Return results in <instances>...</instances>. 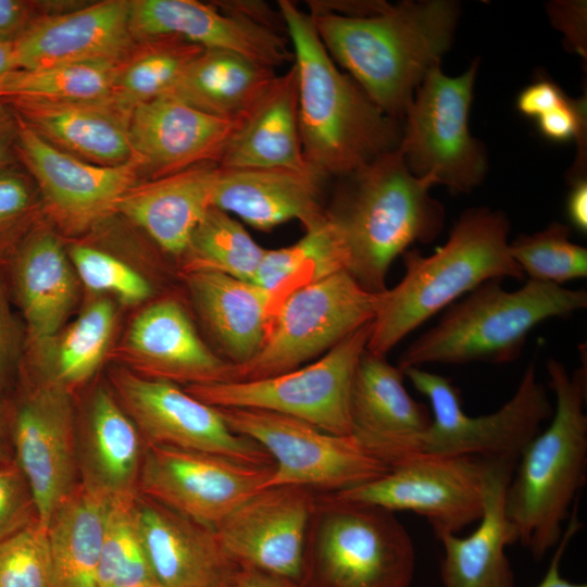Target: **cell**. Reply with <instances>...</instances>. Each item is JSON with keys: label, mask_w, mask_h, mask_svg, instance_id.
Masks as SVG:
<instances>
[{"label": "cell", "mask_w": 587, "mask_h": 587, "mask_svg": "<svg viewBox=\"0 0 587 587\" xmlns=\"http://www.w3.org/2000/svg\"><path fill=\"white\" fill-rule=\"evenodd\" d=\"M3 272L0 271V386L9 382L21 366L25 353V328L13 314Z\"/></svg>", "instance_id": "46"}, {"label": "cell", "mask_w": 587, "mask_h": 587, "mask_svg": "<svg viewBox=\"0 0 587 587\" xmlns=\"http://www.w3.org/2000/svg\"><path fill=\"white\" fill-rule=\"evenodd\" d=\"M38 189L20 162L0 168V271L43 218Z\"/></svg>", "instance_id": "43"}, {"label": "cell", "mask_w": 587, "mask_h": 587, "mask_svg": "<svg viewBox=\"0 0 587 587\" xmlns=\"http://www.w3.org/2000/svg\"><path fill=\"white\" fill-rule=\"evenodd\" d=\"M478 61L451 77L434 66L403 115L397 149L416 176H432L454 192L477 187L487 172L483 146L471 135L469 113Z\"/></svg>", "instance_id": "11"}, {"label": "cell", "mask_w": 587, "mask_h": 587, "mask_svg": "<svg viewBox=\"0 0 587 587\" xmlns=\"http://www.w3.org/2000/svg\"><path fill=\"white\" fill-rule=\"evenodd\" d=\"M66 251L80 283L99 296L136 305L151 298L150 282L125 261L86 242H72Z\"/></svg>", "instance_id": "42"}, {"label": "cell", "mask_w": 587, "mask_h": 587, "mask_svg": "<svg viewBox=\"0 0 587 587\" xmlns=\"http://www.w3.org/2000/svg\"><path fill=\"white\" fill-rule=\"evenodd\" d=\"M371 322L319 360L302 367L253 380L191 385L186 391L215 408H246L299 419L334 435H350V395L366 349Z\"/></svg>", "instance_id": "9"}, {"label": "cell", "mask_w": 587, "mask_h": 587, "mask_svg": "<svg viewBox=\"0 0 587 587\" xmlns=\"http://www.w3.org/2000/svg\"><path fill=\"white\" fill-rule=\"evenodd\" d=\"M320 183L321 178L311 172L218 166L212 207L262 232L291 220L309 230L327 218Z\"/></svg>", "instance_id": "27"}, {"label": "cell", "mask_w": 587, "mask_h": 587, "mask_svg": "<svg viewBox=\"0 0 587 587\" xmlns=\"http://www.w3.org/2000/svg\"><path fill=\"white\" fill-rule=\"evenodd\" d=\"M48 527L39 521L0 540V587H50Z\"/></svg>", "instance_id": "44"}, {"label": "cell", "mask_w": 587, "mask_h": 587, "mask_svg": "<svg viewBox=\"0 0 587 587\" xmlns=\"http://www.w3.org/2000/svg\"><path fill=\"white\" fill-rule=\"evenodd\" d=\"M41 14V2L0 0V41L14 42Z\"/></svg>", "instance_id": "48"}, {"label": "cell", "mask_w": 587, "mask_h": 587, "mask_svg": "<svg viewBox=\"0 0 587 587\" xmlns=\"http://www.w3.org/2000/svg\"><path fill=\"white\" fill-rule=\"evenodd\" d=\"M116 309L111 298L95 296L67 326L24 354L21 369L38 382L70 392L89 380L102 364L113 337Z\"/></svg>", "instance_id": "33"}, {"label": "cell", "mask_w": 587, "mask_h": 587, "mask_svg": "<svg viewBox=\"0 0 587 587\" xmlns=\"http://www.w3.org/2000/svg\"><path fill=\"white\" fill-rule=\"evenodd\" d=\"M36 521V504L17 464L0 463V540Z\"/></svg>", "instance_id": "45"}, {"label": "cell", "mask_w": 587, "mask_h": 587, "mask_svg": "<svg viewBox=\"0 0 587 587\" xmlns=\"http://www.w3.org/2000/svg\"><path fill=\"white\" fill-rule=\"evenodd\" d=\"M3 387L0 386V463H3V433H4V403L1 398V390Z\"/></svg>", "instance_id": "56"}, {"label": "cell", "mask_w": 587, "mask_h": 587, "mask_svg": "<svg viewBox=\"0 0 587 587\" xmlns=\"http://www.w3.org/2000/svg\"><path fill=\"white\" fill-rule=\"evenodd\" d=\"M217 173V163H203L164 177L141 180L120 199L115 214L179 260L193 230L212 207Z\"/></svg>", "instance_id": "29"}, {"label": "cell", "mask_w": 587, "mask_h": 587, "mask_svg": "<svg viewBox=\"0 0 587 587\" xmlns=\"http://www.w3.org/2000/svg\"><path fill=\"white\" fill-rule=\"evenodd\" d=\"M129 24L137 41L177 37L203 49L234 51L272 68L294 61L280 33L228 15L215 4L196 0H132Z\"/></svg>", "instance_id": "24"}, {"label": "cell", "mask_w": 587, "mask_h": 587, "mask_svg": "<svg viewBox=\"0 0 587 587\" xmlns=\"http://www.w3.org/2000/svg\"><path fill=\"white\" fill-rule=\"evenodd\" d=\"M18 124L17 160L38 189L45 218L61 236L92 232L115 215L120 199L142 180L137 162L90 163L53 147L20 120Z\"/></svg>", "instance_id": "15"}, {"label": "cell", "mask_w": 587, "mask_h": 587, "mask_svg": "<svg viewBox=\"0 0 587 587\" xmlns=\"http://www.w3.org/2000/svg\"><path fill=\"white\" fill-rule=\"evenodd\" d=\"M129 11L128 0H104L39 15L13 42L15 68L121 61L137 42Z\"/></svg>", "instance_id": "22"}, {"label": "cell", "mask_w": 587, "mask_h": 587, "mask_svg": "<svg viewBox=\"0 0 587 587\" xmlns=\"http://www.w3.org/2000/svg\"><path fill=\"white\" fill-rule=\"evenodd\" d=\"M216 409L234 433L259 444L274 461L263 488L291 485L334 494L390 471L351 435L329 434L299 419L265 410Z\"/></svg>", "instance_id": "10"}, {"label": "cell", "mask_w": 587, "mask_h": 587, "mask_svg": "<svg viewBox=\"0 0 587 587\" xmlns=\"http://www.w3.org/2000/svg\"><path fill=\"white\" fill-rule=\"evenodd\" d=\"M109 386L146 445L274 466V461L259 444L234 433L216 408L197 399L179 385L146 378L118 366L110 371Z\"/></svg>", "instance_id": "14"}, {"label": "cell", "mask_w": 587, "mask_h": 587, "mask_svg": "<svg viewBox=\"0 0 587 587\" xmlns=\"http://www.w3.org/2000/svg\"><path fill=\"white\" fill-rule=\"evenodd\" d=\"M347 265L346 246L327 213L294 245L266 249L252 282L271 292L278 307L292 291L346 271Z\"/></svg>", "instance_id": "36"}, {"label": "cell", "mask_w": 587, "mask_h": 587, "mask_svg": "<svg viewBox=\"0 0 587 587\" xmlns=\"http://www.w3.org/2000/svg\"><path fill=\"white\" fill-rule=\"evenodd\" d=\"M18 118L9 105H0V168L18 162Z\"/></svg>", "instance_id": "52"}, {"label": "cell", "mask_w": 587, "mask_h": 587, "mask_svg": "<svg viewBox=\"0 0 587 587\" xmlns=\"http://www.w3.org/2000/svg\"><path fill=\"white\" fill-rule=\"evenodd\" d=\"M273 467L146 445L138 495L215 529L230 512L263 488Z\"/></svg>", "instance_id": "16"}, {"label": "cell", "mask_w": 587, "mask_h": 587, "mask_svg": "<svg viewBox=\"0 0 587 587\" xmlns=\"http://www.w3.org/2000/svg\"><path fill=\"white\" fill-rule=\"evenodd\" d=\"M510 224L487 208L461 214L446 243L430 255L403 252L402 279L376 294L366 351L386 357L408 334L430 316L491 279H523L509 253Z\"/></svg>", "instance_id": "3"}, {"label": "cell", "mask_w": 587, "mask_h": 587, "mask_svg": "<svg viewBox=\"0 0 587 587\" xmlns=\"http://www.w3.org/2000/svg\"><path fill=\"white\" fill-rule=\"evenodd\" d=\"M117 352L126 369L150 379L184 387L236 380V366L211 350L184 305L172 297L137 313Z\"/></svg>", "instance_id": "19"}, {"label": "cell", "mask_w": 587, "mask_h": 587, "mask_svg": "<svg viewBox=\"0 0 587 587\" xmlns=\"http://www.w3.org/2000/svg\"><path fill=\"white\" fill-rule=\"evenodd\" d=\"M105 499L80 484L53 513L48 527L50 587H98Z\"/></svg>", "instance_id": "35"}, {"label": "cell", "mask_w": 587, "mask_h": 587, "mask_svg": "<svg viewBox=\"0 0 587 587\" xmlns=\"http://www.w3.org/2000/svg\"><path fill=\"white\" fill-rule=\"evenodd\" d=\"M509 253L529 279L561 285L587 275V249L570 240V228L559 222L509 242Z\"/></svg>", "instance_id": "41"}, {"label": "cell", "mask_w": 587, "mask_h": 587, "mask_svg": "<svg viewBox=\"0 0 587 587\" xmlns=\"http://www.w3.org/2000/svg\"><path fill=\"white\" fill-rule=\"evenodd\" d=\"M566 213L571 224L580 233H586L587 182L585 177H579L573 183L566 200Z\"/></svg>", "instance_id": "54"}, {"label": "cell", "mask_w": 587, "mask_h": 587, "mask_svg": "<svg viewBox=\"0 0 587 587\" xmlns=\"http://www.w3.org/2000/svg\"><path fill=\"white\" fill-rule=\"evenodd\" d=\"M135 514L159 587H228L240 569L215 529L140 495Z\"/></svg>", "instance_id": "25"}, {"label": "cell", "mask_w": 587, "mask_h": 587, "mask_svg": "<svg viewBox=\"0 0 587 587\" xmlns=\"http://www.w3.org/2000/svg\"><path fill=\"white\" fill-rule=\"evenodd\" d=\"M515 464L495 462L489 475L484 513L476 529L466 537L446 534L440 577L444 587H515L514 573L505 553L515 542L504 509L505 490Z\"/></svg>", "instance_id": "32"}, {"label": "cell", "mask_w": 587, "mask_h": 587, "mask_svg": "<svg viewBox=\"0 0 587 587\" xmlns=\"http://www.w3.org/2000/svg\"><path fill=\"white\" fill-rule=\"evenodd\" d=\"M415 551L395 512L316 494L300 587H410Z\"/></svg>", "instance_id": "7"}, {"label": "cell", "mask_w": 587, "mask_h": 587, "mask_svg": "<svg viewBox=\"0 0 587 587\" xmlns=\"http://www.w3.org/2000/svg\"><path fill=\"white\" fill-rule=\"evenodd\" d=\"M309 8L330 58L392 120L403 118L426 74L440 64L459 18L450 0L388 3L365 15Z\"/></svg>", "instance_id": "1"}, {"label": "cell", "mask_w": 587, "mask_h": 587, "mask_svg": "<svg viewBox=\"0 0 587 587\" xmlns=\"http://www.w3.org/2000/svg\"><path fill=\"white\" fill-rule=\"evenodd\" d=\"M547 373L554 413L520 454L504 498L515 542L536 560L558 545L587 473L586 366L570 373L550 359Z\"/></svg>", "instance_id": "4"}, {"label": "cell", "mask_w": 587, "mask_h": 587, "mask_svg": "<svg viewBox=\"0 0 587 587\" xmlns=\"http://www.w3.org/2000/svg\"><path fill=\"white\" fill-rule=\"evenodd\" d=\"M586 307L585 289L528 279L509 291L501 279H491L450 304L436 325L402 352L397 366L403 372L429 363L511 362L539 323Z\"/></svg>", "instance_id": "6"}, {"label": "cell", "mask_w": 587, "mask_h": 587, "mask_svg": "<svg viewBox=\"0 0 587 587\" xmlns=\"http://www.w3.org/2000/svg\"><path fill=\"white\" fill-rule=\"evenodd\" d=\"M203 48L177 37L138 40L116 71L111 99L124 110L166 96Z\"/></svg>", "instance_id": "37"}, {"label": "cell", "mask_w": 587, "mask_h": 587, "mask_svg": "<svg viewBox=\"0 0 587 587\" xmlns=\"http://www.w3.org/2000/svg\"><path fill=\"white\" fill-rule=\"evenodd\" d=\"M495 462L416 452L384 476L333 495L424 516L438 539L479 521Z\"/></svg>", "instance_id": "13"}, {"label": "cell", "mask_w": 587, "mask_h": 587, "mask_svg": "<svg viewBox=\"0 0 587 587\" xmlns=\"http://www.w3.org/2000/svg\"><path fill=\"white\" fill-rule=\"evenodd\" d=\"M346 177L327 213L347 249L346 271L365 290L379 294L394 260L413 242H429L439 234L445 210L430 196L435 179L413 174L397 148Z\"/></svg>", "instance_id": "5"}, {"label": "cell", "mask_w": 587, "mask_h": 587, "mask_svg": "<svg viewBox=\"0 0 587 587\" xmlns=\"http://www.w3.org/2000/svg\"><path fill=\"white\" fill-rule=\"evenodd\" d=\"M376 294L341 271L289 294L273 314L257 355L236 366V380L271 377L326 353L370 323Z\"/></svg>", "instance_id": "12"}, {"label": "cell", "mask_w": 587, "mask_h": 587, "mask_svg": "<svg viewBox=\"0 0 587 587\" xmlns=\"http://www.w3.org/2000/svg\"><path fill=\"white\" fill-rule=\"evenodd\" d=\"M547 139L558 142L583 139L586 130V100H567L536 118Z\"/></svg>", "instance_id": "47"}, {"label": "cell", "mask_w": 587, "mask_h": 587, "mask_svg": "<svg viewBox=\"0 0 587 587\" xmlns=\"http://www.w3.org/2000/svg\"><path fill=\"white\" fill-rule=\"evenodd\" d=\"M315 491L291 485L260 489L215 528L228 555L241 567L299 583L305 534Z\"/></svg>", "instance_id": "18"}, {"label": "cell", "mask_w": 587, "mask_h": 587, "mask_svg": "<svg viewBox=\"0 0 587 587\" xmlns=\"http://www.w3.org/2000/svg\"><path fill=\"white\" fill-rule=\"evenodd\" d=\"M403 372L386 357L362 353L351 387L350 435L390 469L420 452L430 411L414 400Z\"/></svg>", "instance_id": "21"}, {"label": "cell", "mask_w": 587, "mask_h": 587, "mask_svg": "<svg viewBox=\"0 0 587 587\" xmlns=\"http://www.w3.org/2000/svg\"><path fill=\"white\" fill-rule=\"evenodd\" d=\"M278 10L292 45L298 121L307 165L321 179L346 177L397 148L401 132L323 46L309 12L289 0Z\"/></svg>", "instance_id": "2"}, {"label": "cell", "mask_w": 587, "mask_h": 587, "mask_svg": "<svg viewBox=\"0 0 587 587\" xmlns=\"http://www.w3.org/2000/svg\"><path fill=\"white\" fill-rule=\"evenodd\" d=\"M16 464L32 491L38 520L48 525L79 485L72 392L34 383L11 415Z\"/></svg>", "instance_id": "17"}, {"label": "cell", "mask_w": 587, "mask_h": 587, "mask_svg": "<svg viewBox=\"0 0 587 587\" xmlns=\"http://www.w3.org/2000/svg\"><path fill=\"white\" fill-rule=\"evenodd\" d=\"M265 251L232 214L211 207L179 261L183 274L213 272L252 282Z\"/></svg>", "instance_id": "39"}, {"label": "cell", "mask_w": 587, "mask_h": 587, "mask_svg": "<svg viewBox=\"0 0 587 587\" xmlns=\"http://www.w3.org/2000/svg\"><path fill=\"white\" fill-rule=\"evenodd\" d=\"M218 166L311 172L300 139L298 78L294 64L276 76L246 114L228 141Z\"/></svg>", "instance_id": "31"}, {"label": "cell", "mask_w": 587, "mask_h": 587, "mask_svg": "<svg viewBox=\"0 0 587 587\" xmlns=\"http://www.w3.org/2000/svg\"><path fill=\"white\" fill-rule=\"evenodd\" d=\"M192 305L224 359L240 366L263 346L277 303L253 282L213 272L183 274Z\"/></svg>", "instance_id": "30"}, {"label": "cell", "mask_w": 587, "mask_h": 587, "mask_svg": "<svg viewBox=\"0 0 587 587\" xmlns=\"http://www.w3.org/2000/svg\"><path fill=\"white\" fill-rule=\"evenodd\" d=\"M118 62H83L15 70L0 79V105L17 101L75 102L111 99Z\"/></svg>", "instance_id": "38"}, {"label": "cell", "mask_w": 587, "mask_h": 587, "mask_svg": "<svg viewBox=\"0 0 587 587\" xmlns=\"http://www.w3.org/2000/svg\"><path fill=\"white\" fill-rule=\"evenodd\" d=\"M245 116H214L168 96L136 104L128 128L142 180L218 164Z\"/></svg>", "instance_id": "20"}, {"label": "cell", "mask_w": 587, "mask_h": 587, "mask_svg": "<svg viewBox=\"0 0 587 587\" xmlns=\"http://www.w3.org/2000/svg\"><path fill=\"white\" fill-rule=\"evenodd\" d=\"M228 587H300V585L287 577L241 566Z\"/></svg>", "instance_id": "53"}, {"label": "cell", "mask_w": 587, "mask_h": 587, "mask_svg": "<svg viewBox=\"0 0 587 587\" xmlns=\"http://www.w3.org/2000/svg\"><path fill=\"white\" fill-rule=\"evenodd\" d=\"M8 105L39 137L71 155L104 166L137 162L128 128L130 112L112 99Z\"/></svg>", "instance_id": "28"}, {"label": "cell", "mask_w": 587, "mask_h": 587, "mask_svg": "<svg viewBox=\"0 0 587 587\" xmlns=\"http://www.w3.org/2000/svg\"><path fill=\"white\" fill-rule=\"evenodd\" d=\"M136 497L108 502L98 565V587H159L138 528Z\"/></svg>", "instance_id": "40"}, {"label": "cell", "mask_w": 587, "mask_h": 587, "mask_svg": "<svg viewBox=\"0 0 587 587\" xmlns=\"http://www.w3.org/2000/svg\"><path fill=\"white\" fill-rule=\"evenodd\" d=\"M215 4L222 12L247 20L259 26L280 33L286 30L284 18L279 12L273 10L268 4L262 1L230 0L222 1Z\"/></svg>", "instance_id": "50"}, {"label": "cell", "mask_w": 587, "mask_h": 587, "mask_svg": "<svg viewBox=\"0 0 587 587\" xmlns=\"http://www.w3.org/2000/svg\"><path fill=\"white\" fill-rule=\"evenodd\" d=\"M15 70L13 42L0 41V79Z\"/></svg>", "instance_id": "55"}, {"label": "cell", "mask_w": 587, "mask_h": 587, "mask_svg": "<svg viewBox=\"0 0 587 587\" xmlns=\"http://www.w3.org/2000/svg\"><path fill=\"white\" fill-rule=\"evenodd\" d=\"M145 449L110 386L98 385L76 423L79 484L107 501L136 497Z\"/></svg>", "instance_id": "26"}, {"label": "cell", "mask_w": 587, "mask_h": 587, "mask_svg": "<svg viewBox=\"0 0 587 587\" xmlns=\"http://www.w3.org/2000/svg\"><path fill=\"white\" fill-rule=\"evenodd\" d=\"M403 374L430 404L432 424L422 437L420 452L516 465L541 423L553 413L546 389L536 378L534 363L525 370L509 401L478 416L464 412L460 391L449 378L421 367L407 369Z\"/></svg>", "instance_id": "8"}, {"label": "cell", "mask_w": 587, "mask_h": 587, "mask_svg": "<svg viewBox=\"0 0 587 587\" xmlns=\"http://www.w3.org/2000/svg\"><path fill=\"white\" fill-rule=\"evenodd\" d=\"M274 68L240 53L203 49L166 96L208 114L245 116L276 78Z\"/></svg>", "instance_id": "34"}, {"label": "cell", "mask_w": 587, "mask_h": 587, "mask_svg": "<svg viewBox=\"0 0 587 587\" xmlns=\"http://www.w3.org/2000/svg\"><path fill=\"white\" fill-rule=\"evenodd\" d=\"M577 504L575 503L572 512L569 516V520L566 522V526L563 530V534L555 546V551L551 558L549 567L541 579V582L537 585V587H587L586 584H577L567 580L564 578L561 574L560 570V563L563 558V554L570 544V541L573 539V537L576 535L578 529L582 527V523L578 520L577 516Z\"/></svg>", "instance_id": "51"}, {"label": "cell", "mask_w": 587, "mask_h": 587, "mask_svg": "<svg viewBox=\"0 0 587 587\" xmlns=\"http://www.w3.org/2000/svg\"><path fill=\"white\" fill-rule=\"evenodd\" d=\"M554 83L539 80L523 89L516 100L517 110L525 116L537 118L567 100Z\"/></svg>", "instance_id": "49"}, {"label": "cell", "mask_w": 587, "mask_h": 587, "mask_svg": "<svg viewBox=\"0 0 587 587\" xmlns=\"http://www.w3.org/2000/svg\"><path fill=\"white\" fill-rule=\"evenodd\" d=\"M25 328V353L53 337L72 313L79 279L62 236L41 218L3 271ZM24 353V354H25Z\"/></svg>", "instance_id": "23"}]
</instances>
